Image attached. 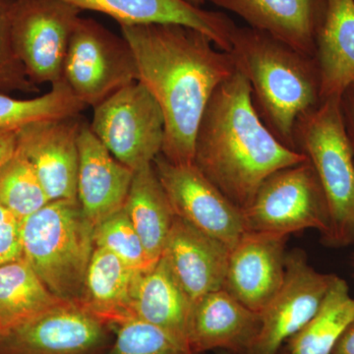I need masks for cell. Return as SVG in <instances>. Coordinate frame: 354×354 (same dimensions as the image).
<instances>
[{
  "label": "cell",
  "instance_id": "obj_1",
  "mask_svg": "<svg viewBox=\"0 0 354 354\" xmlns=\"http://www.w3.org/2000/svg\"><path fill=\"white\" fill-rule=\"evenodd\" d=\"M120 30L134 55L137 81L164 116L162 155L172 164H194L203 113L216 88L236 72L234 58L186 26L121 25Z\"/></svg>",
  "mask_w": 354,
  "mask_h": 354
},
{
  "label": "cell",
  "instance_id": "obj_2",
  "mask_svg": "<svg viewBox=\"0 0 354 354\" xmlns=\"http://www.w3.org/2000/svg\"><path fill=\"white\" fill-rule=\"evenodd\" d=\"M305 160L266 127L237 70L216 88L198 127L194 165L235 206L246 209L268 177Z\"/></svg>",
  "mask_w": 354,
  "mask_h": 354
},
{
  "label": "cell",
  "instance_id": "obj_3",
  "mask_svg": "<svg viewBox=\"0 0 354 354\" xmlns=\"http://www.w3.org/2000/svg\"><path fill=\"white\" fill-rule=\"evenodd\" d=\"M230 53L250 85L261 120L283 145L297 150V120L323 102L316 58L249 26H236Z\"/></svg>",
  "mask_w": 354,
  "mask_h": 354
},
{
  "label": "cell",
  "instance_id": "obj_4",
  "mask_svg": "<svg viewBox=\"0 0 354 354\" xmlns=\"http://www.w3.org/2000/svg\"><path fill=\"white\" fill-rule=\"evenodd\" d=\"M94 225L78 200H57L22 221L23 258L48 290L79 304L95 250Z\"/></svg>",
  "mask_w": 354,
  "mask_h": 354
},
{
  "label": "cell",
  "instance_id": "obj_5",
  "mask_svg": "<svg viewBox=\"0 0 354 354\" xmlns=\"http://www.w3.org/2000/svg\"><path fill=\"white\" fill-rule=\"evenodd\" d=\"M295 149L315 169L329 207L325 241L346 246L354 241V152L342 121L339 97L324 100L304 114L295 129Z\"/></svg>",
  "mask_w": 354,
  "mask_h": 354
},
{
  "label": "cell",
  "instance_id": "obj_6",
  "mask_svg": "<svg viewBox=\"0 0 354 354\" xmlns=\"http://www.w3.org/2000/svg\"><path fill=\"white\" fill-rule=\"evenodd\" d=\"M242 212L245 232L288 236L317 230L324 239L330 234L327 199L308 158L268 177L252 203Z\"/></svg>",
  "mask_w": 354,
  "mask_h": 354
},
{
  "label": "cell",
  "instance_id": "obj_7",
  "mask_svg": "<svg viewBox=\"0 0 354 354\" xmlns=\"http://www.w3.org/2000/svg\"><path fill=\"white\" fill-rule=\"evenodd\" d=\"M62 81L84 106L93 109L137 81L129 44L91 18L77 21L65 55Z\"/></svg>",
  "mask_w": 354,
  "mask_h": 354
},
{
  "label": "cell",
  "instance_id": "obj_8",
  "mask_svg": "<svg viewBox=\"0 0 354 354\" xmlns=\"http://www.w3.org/2000/svg\"><path fill=\"white\" fill-rule=\"evenodd\" d=\"M90 127L109 153L132 171L153 164L162 153L164 116L138 81L95 106Z\"/></svg>",
  "mask_w": 354,
  "mask_h": 354
},
{
  "label": "cell",
  "instance_id": "obj_9",
  "mask_svg": "<svg viewBox=\"0 0 354 354\" xmlns=\"http://www.w3.org/2000/svg\"><path fill=\"white\" fill-rule=\"evenodd\" d=\"M81 12L64 0H15L13 48L35 85L62 82L65 55Z\"/></svg>",
  "mask_w": 354,
  "mask_h": 354
},
{
  "label": "cell",
  "instance_id": "obj_10",
  "mask_svg": "<svg viewBox=\"0 0 354 354\" xmlns=\"http://www.w3.org/2000/svg\"><path fill=\"white\" fill-rule=\"evenodd\" d=\"M177 218L232 248L245 232L243 212L194 164L176 165L162 155L153 162Z\"/></svg>",
  "mask_w": 354,
  "mask_h": 354
},
{
  "label": "cell",
  "instance_id": "obj_11",
  "mask_svg": "<svg viewBox=\"0 0 354 354\" xmlns=\"http://www.w3.org/2000/svg\"><path fill=\"white\" fill-rule=\"evenodd\" d=\"M113 329L67 304L0 333V354H106Z\"/></svg>",
  "mask_w": 354,
  "mask_h": 354
},
{
  "label": "cell",
  "instance_id": "obj_12",
  "mask_svg": "<svg viewBox=\"0 0 354 354\" xmlns=\"http://www.w3.org/2000/svg\"><path fill=\"white\" fill-rule=\"evenodd\" d=\"M335 277L316 271L304 254L286 255L283 286L261 312L260 332L247 354H278L315 315Z\"/></svg>",
  "mask_w": 354,
  "mask_h": 354
},
{
  "label": "cell",
  "instance_id": "obj_13",
  "mask_svg": "<svg viewBox=\"0 0 354 354\" xmlns=\"http://www.w3.org/2000/svg\"><path fill=\"white\" fill-rule=\"evenodd\" d=\"M80 115L20 128L17 149L28 158L50 201L77 199Z\"/></svg>",
  "mask_w": 354,
  "mask_h": 354
},
{
  "label": "cell",
  "instance_id": "obj_14",
  "mask_svg": "<svg viewBox=\"0 0 354 354\" xmlns=\"http://www.w3.org/2000/svg\"><path fill=\"white\" fill-rule=\"evenodd\" d=\"M286 235L245 232L230 251L223 290L261 313L283 286Z\"/></svg>",
  "mask_w": 354,
  "mask_h": 354
},
{
  "label": "cell",
  "instance_id": "obj_15",
  "mask_svg": "<svg viewBox=\"0 0 354 354\" xmlns=\"http://www.w3.org/2000/svg\"><path fill=\"white\" fill-rule=\"evenodd\" d=\"M230 251L223 242L176 216L160 258L194 304L223 288Z\"/></svg>",
  "mask_w": 354,
  "mask_h": 354
},
{
  "label": "cell",
  "instance_id": "obj_16",
  "mask_svg": "<svg viewBox=\"0 0 354 354\" xmlns=\"http://www.w3.org/2000/svg\"><path fill=\"white\" fill-rule=\"evenodd\" d=\"M78 144L77 200L95 227L123 209L134 171L109 153L85 121Z\"/></svg>",
  "mask_w": 354,
  "mask_h": 354
},
{
  "label": "cell",
  "instance_id": "obj_17",
  "mask_svg": "<svg viewBox=\"0 0 354 354\" xmlns=\"http://www.w3.org/2000/svg\"><path fill=\"white\" fill-rule=\"evenodd\" d=\"M80 10L106 14L121 25L176 24L208 36L216 48L230 53L236 25L228 16L191 6L185 0H64Z\"/></svg>",
  "mask_w": 354,
  "mask_h": 354
},
{
  "label": "cell",
  "instance_id": "obj_18",
  "mask_svg": "<svg viewBox=\"0 0 354 354\" xmlns=\"http://www.w3.org/2000/svg\"><path fill=\"white\" fill-rule=\"evenodd\" d=\"M260 328V313L247 308L221 288L193 304L188 346L198 354L212 349L247 354Z\"/></svg>",
  "mask_w": 354,
  "mask_h": 354
},
{
  "label": "cell",
  "instance_id": "obj_19",
  "mask_svg": "<svg viewBox=\"0 0 354 354\" xmlns=\"http://www.w3.org/2000/svg\"><path fill=\"white\" fill-rule=\"evenodd\" d=\"M234 12L249 27L267 32L315 57L325 0H206Z\"/></svg>",
  "mask_w": 354,
  "mask_h": 354
},
{
  "label": "cell",
  "instance_id": "obj_20",
  "mask_svg": "<svg viewBox=\"0 0 354 354\" xmlns=\"http://www.w3.org/2000/svg\"><path fill=\"white\" fill-rule=\"evenodd\" d=\"M142 272L95 246L78 306L113 328L135 318V292Z\"/></svg>",
  "mask_w": 354,
  "mask_h": 354
},
{
  "label": "cell",
  "instance_id": "obj_21",
  "mask_svg": "<svg viewBox=\"0 0 354 354\" xmlns=\"http://www.w3.org/2000/svg\"><path fill=\"white\" fill-rule=\"evenodd\" d=\"M315 58L323 101L341 97L354 83V0H325Z\"/></svg>",
  "mask_w": 354,
  "mask_h": 354
},
{
  "label": "cell",
  "instance_id": "obj_22",
  "mask_svg": "<svg viewBox=\"0 0 354 354\" xmlns=\"http://www.w3.org/2000/svg\"><path fill=\"white\" fill-rule=\"evenodd\" d=\"M193 302L160 258L142 272L134 298V317L188 346Z\"/></svg>",
  "mask_w": 354,
  "mask_h": 354
},
{
  "label": "cell",
  "instance_id": "obj_23",
  "mask_svg": "<svg viewBox=\"0 0 354 354\" xmlns=\"http://www.w3.org/2000/svg\"><path fill=\"white\" fill-rule=\"evenodd\" d=\"M123 209L138 232L149 257L158 262L176 215L153 164L134 171Z\"/></svg>",
  "mask_w": 354,
  "mask_h": 354
},
{
  "label": "cell",
  "instance_id": "obj_24",
  "mask_svg": "<svg viewBox=\"0 0 354 354\" xmlns=\"http://www.w3.org/2000/svg\"><path fill=\"white\" fill-rule=\"evenodd\" d=\"M71 304L53 295L24 258L0 266V333Z\"/></svg>",
  "mask_w": 354,
  "mask_h": 354
},
{
  "label": "cell",
  "instance_id": "obj_25",
  "mask_svg": "<svg viewBox=\"0 0 354 354\" xmlns=\"http://www.w3.org/2000/svg\"><path fill=\"white\" fill-rule=\"evenodd\" d=\"M353 319L354 297L337 276L315 315L288 341V354H332Z\"/></svg>",
  "mask_w": 354,
  "mask_h": 354
},
{
  "label": "cell",
  "instance_id": "obj_26",
  "mask_svg": "<svg viewBox=\"0 0 354 354\" xmlns=\"http://www.w3.org/2000/svg\"><path fill=\"white\" fill-rule=\"evenodd\" d=\"M86 106L62 82L46 94L32 99H16L0 93V130L20 129L38 121L80 115Z\"/></svg>",
  "mask_w": 354,
  "mask_h": 354
},
{
  "label": "cell",
  "instance_id": "obj_27",
  "mask_svg": "<svg viewBox=\"0 0 354 354\" xmlns=\"http://www.w3.org/2000/svg\"><path fill=\"white\" fill-rule=\"evenodd\" d=\"M48 202L31 162L17 149L0 169V203L23 221Z\"/></svg>",
  "mask_w": 354,
  "mask_h": 354
},
{
  "label": "cell",
  "instance_id": "obj_28",
  "mask_svg": "<svg viewBox=\"0 0 354 354\" xmlns=\"http://www.w3.org/2000/svg\"><path fill=\"white\" fill-rule=\"evenodd\" d=\"M94 241L95 247L106 249L140 272L147 271L157 263L149 257L138 232L123 209L95 225Z\"/></svg>",
  "mask_w": 354,
  "mask_h": 354
},
{
  "label": "cell",
  "instance_id": "obj_29",
  "mask_svg": "<svg viewBox=\"0 0 354 354\" xmlns=\"http://www.w3.org/2000/svg\"><path fill=\"white\" fill-rule=\"evenodd\" d=\"M115 337L106 354H198L151 324L130 319L114 328Z\"/></svg>",
  "mask_w": 354,
  "mask_h": 354
},
{
  "label": "cell",
  "instance_id": "obj_30",
  "mask_svg": "<svg viewBox=\"0 0 354 354\" xmlns=\"http://www.w3.org/2000/svg\"><path fill=\"white\" fill-rule=\"evenodd\" d=\"M15 0H0V93L35 94L39 87L28 78L14 50L11 26Z\"/></svg>",
  "mask_w": 354,
  "mask_h": 354
},
{
  "label": "cell",
  "instance_id": "obj_31",
  "mask_svg": "<svg viewBox=\"0 0 354 354\" xmlns=\"http://www.w3.org/2000/svg\"><path fill=\"white\" fill-rule=\"evenodd\" d=\"M22 221L0 203V266L23 257Z\"/></svg>",
  "mask_w": 354,
  "mask_h": 354
},
{
  "label": "cell",
  "instance_id": "obj_32",
  "mask_svg": "<svg viewBox=\"0 0 354 354\" xmlns=\"http://www.w3.org/2000/svg\"><path fill=\"white\" fill-rule=\"evenodd\" d=\"M339 106L344 129L354 152V83L351 84L339 97Z\"/></svg>",
  "mask_w": 354,
  "mask_h": 354
},
{
  "label": "cell",
  "instance_id": "obj_33",
  "mask_svg": "<svg viewBox=\"0 0 354 354\" xmlns=\"http://www.w3.org/2000/svg\"><path fill=\"white\" fill-rule=\"evenodd\" d=\"M19 129L0 130V169L17 151Z\"/></svg>",
  "mask_w": 354,
  "mask_h": 354
},
{
  "label": "cell",
  "instance_id": "obj_34",
  "mask_svg": "<svg viewBox=\"0 0 354 354\" xmlns=\"http://www.w3.org/2000/svg\"><path fill=\"white\" fill-rule=\"evenodd\" d=\"M332 354H354V319L337 342Z\"/></svg>",
  "mask_w": 354,
  "mask_h": 354
},
{
  "label": "cell",
  "instance_id": "obj_35",
  "mask_svg": "<svg viewBox=\"0 0 354 354\" xmlns=\"http://www.w3.org/2000/svg\"><path fill=\"white\" fill-rule=\"evenodd\" d=\"M185 1L188 2V3H190L191 6L200 7V8H202L205 2H206V0H185Z\"/></svg>",
  "mask_w": 354,
  "mask_h": 354
}]
</instances>
